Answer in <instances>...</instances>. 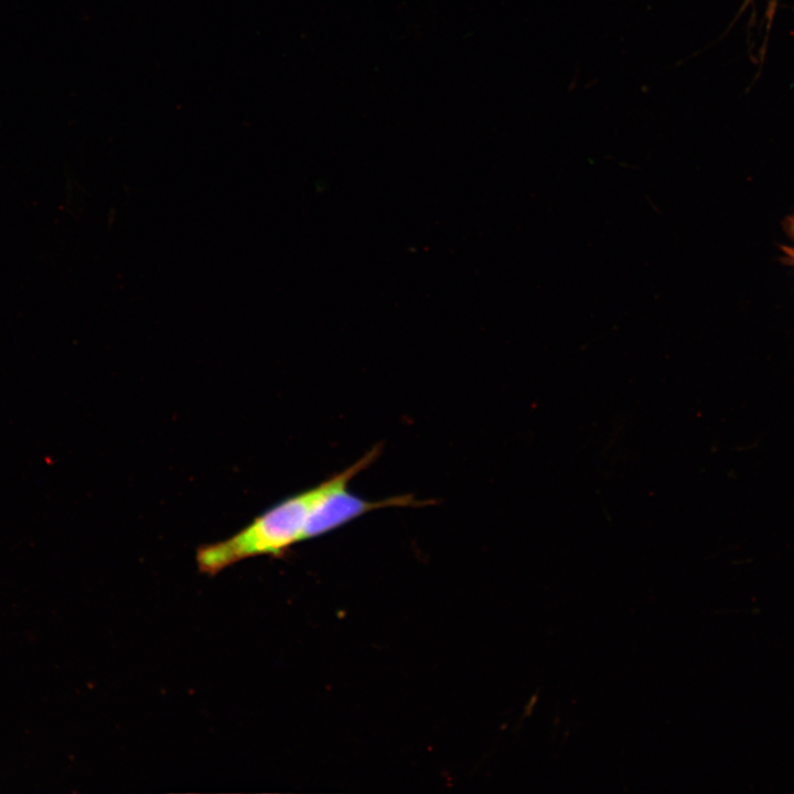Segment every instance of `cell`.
Here are the masks:
<instances>
[{"label":"cell","instance_id":"6da1fadb","mask_svg":"<svg viewBox=\"0 0 794 794\" xmlns=\"http://www.w3.org/2000/svg\"><path fill=\"white\" fill-rule=\"evenodd\" d=\"M316 485L271 506L230 537L201 546L196 550L198 570L215 576L227 567L257 556H282L304 540Z\"/></svg>","mask_w":794,"mask_h":794},{"label":"cell","instance_id":"7a4b0ae2","mask_svg":"<svg viewBox=\"0 0 794 794\" xmlns=\"http://www.w3.org/2000/svg\"><path fill=\"white\" fill-rule=\"evenodd\" d=\"M379 452V447L369 450L348 468L316 484L318 494L307 523L305 539L328 534L372 511L425 505L410 494L368 501L348 490L350 482L367 469Z\"/></svg>","mask_w":794,"mask_h":794}]
</instances>
